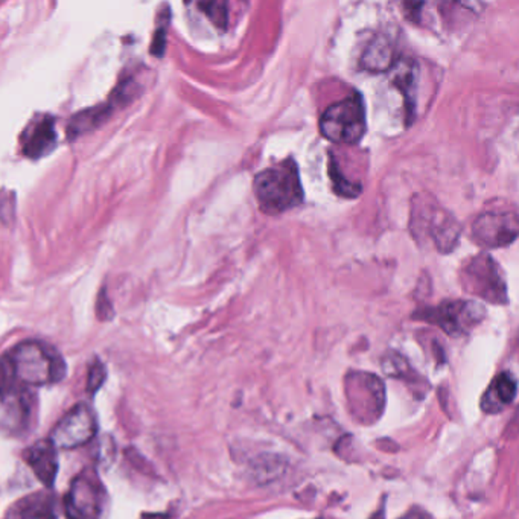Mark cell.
<instances>
[{
    "label": "cell",
    "mask_w": 519,
    "mask_h": 519,
    "mask_svg": "<svg viewBox=\"0 0 519 519\" xmlns=\"http://www.w3.org/2000/svg\"><path fill=\"white\" fill-rule=\"evenodd\" d=\"M57 145V130L54 119L43 118L32 123L23 136V153L31 159L49 154Z\"/></svg>",
    "instance_id": "obj_12"
},
{
    "label": "cell",
    "mask_w": 519,
    "mask_h": 519,
    "mask_svg": "<svg viewBox=\"0 0 519 519\" xmlns=\"http://www.w3.org/2000/svg\"><path fill=\"white\" fill-rule=\"evenodd\" d=\"M482 303L470 301L442 302L436 308H427L416 312L415 319L425 320L442 328L451 337H461L472 331L484 319Z\"/></svg>",
    "instance_id": "obj_6"
},
{
    "label": "cell",
    "mask_w": 519,
    "mask_h": 519,
    "mask_svg": "<svg viewBox=\"0 0 519 519\" xmlns=\"http://www.w3.org/2000/svg\"><path fill=\"white\" fill-rule=\"evenodd\" d=\"M6 519H55V498L49 493H32L16 503Z\"/></svg>",
    "instance_id": "obj_14"
},
{
    "label": "cell",
    "mask_w": 519,
    "mask_h": 519,
    "mask_svg": "<svg viewBox=\"0 0 519 519\" xmlns=\"http://www.w3.org/2000/svg\"><path fill=\"white\" fill-rule=\"evenodd\" d=\"M461 281L466 291L483 301L497 305H506L509 302L504 274L497 260L486 253L475 256L463 267Z\"/></svg>",
    "instance_id": "obj_5"
},
{
    "label": "cell",
    "mask_w": 519,
    "mask_h": 519,
    "mask_svg": "<svg viewBox=\"0 0 519 519\" xmlns=\"http://www.w3.org/2000/svg\"><path fill=\"white\" fill-rule=\"evenodd\" d=\"M164 41H166V32H164V27H162V29H157V32H155L154 40H153V46H151V52L157 55V57L164 55Z\"/></svg>",
    "instance_id": "obj_21"
},
{
    "label": "cell",
    "mask_w": 519,
    "mask_h": 519,
    "mask_svg": "<svg viewBox=\"0 0 519 519\" xmlns=\"http://www.w3.org/2000/svg\"><path fill=\"white\" fill-rule=\"evenodd\" d=\"M96 431L98 424L95 413L86 404H78L55 425L49 440L55 448L72 450L90 442L95 438Z\"/></svg>",
    "instance_id": "obj_9"
},
{
    "label": "cell",
    "mask_w": 519,
    "mask_h": 519,
    "mask_svg": "<svg viewBox=\"0 0 519 519\" xmlns=\"http://www.w3.org/2000/svg\"><path fill=\"white\" fill-rule=\"evenodd\" d=\"M105 376H107V370H105L104 365H102L101 361H95V363L90 365V369H89L87 390H89L91 395H95V393L100 390L102 383H104Z\"/></svg>",
    "instance_id": "obj_20"
},
{
    "label": "cell",
    "mask_w": 519,
    "mask_h": 519,
    "mask_svg": "<svg viewBox=\"0 0 519 519\" xmlns=\"http://www.w3.org/2000/svg\"><path fill=\"white\" fill-rule=\"evenodd\" d=\"M393 58H395V50L392 41L388 37L378 36L370 41L367 49L365 50L361 66L370 72H386L395 63Z\"/></svg>",
    "instance_id": "obj_15"
},
{
    "label": "cell",
    "mask_w": 519,
    "mask_h": 519,
    "mask_svg": "<svg viewBox=\"0 0 519 519\" xmlns=\"http://www.w3.org/2000/svg\"><path fill=\"white\" fill-rule=\"evenodd\" d=\"M198 8L212 20L215 26H218L219 29L228 27V5L224 2H203V4H198Z\"/></svg>",
    "instance_id": "obj_19"
},
{
    "label": "cell",
    "mask_w": 519,
    "mask_h": 519,
    "mask_svg": "<svg viewBox=\"0 0 519 519\" xmlns=\"http://www.w3.org/2000/svg\"><path fill=\"white\" fill-rule=\"evenodd\" d=\"M518 232L515 212H486L472 226L474 241L488 249L509 246L515 241Z\"/></svg>",
    "instance_id": "obj_10"
},
{
    "label": "cell",
    "mask_w": 519,
    "mask_h": 519,
    "mask_svg": "<svg viewBox=\"0 0 519 519\" xmlns=\"http://www.w3.org/2000/svg\"><path fill=\"white\" fill-rule=\"evenodd\" d=\"M347 402L358 422L370 424L383 413L386 392L378 376L365 372H352L346 376Z\"/></svg>",
    "instance_id": "obj_7"
},
{
    "label": "cell",
    "mask_w": 519,
    "mask_h": 519,
    "mask_svg": "<svg viewBox=\"0 0 519 519\" xmlns=\"http://www.w3.org/2000/svg\"><path fill=\"white\" fill-rule=\"evenodd\" d=\"M141 519H169L168 515L164 514H143Z\"/></svg>",
    "instance_id": "obj_23"
},
{
    "label": "cell",
    "mask_w": 519,
    "mask_h": 519,
    "mask_svg": "<svg viewBox=\"0 0 519 519\" xmlns=\"http://www.w3.org/2000/svg\"><path fill=\"white\" fill-rule=\"evenodd\" d=\"M365 110L358 93L329 105L320 119V132L334 143L352 145L365 132Z\"/></svg>",
    "instance_id": "obj_4"
},
{
    "label": "cell",
    "mask_w": 519,
    "mask_h": 519,
    "mask_svg": "<svg viewBox=\"0 0 519 519\" xmlns=\"http://www.w3.org/2000/svg\"><path fill=\"white\" fill-rule=\"evenodd\" d=\"M105 507V489L95 472L84 471L73 480L64 498L68 519H101Z\"/></svg>",
    "instance_id": "obj_8"
},
{
    "label": "cell",
    "mask_w": 519,
    "mask_h": 519,
    "mask_svg": "<svg viewBox=\"0 0 519 519\" xmlns=\"http://www.w3.org/2000/svg\"><path fill=\"white\" fill-rule=\"evenodd\" d=\"M25 461L34 471L37 479L50 488L54 486L55 479L58 474V454L57 448L50 440H40L34 443L25 452Z\"/></svg>",
    "instance_id": "obj_11"
},
{
    "label": "cell",
    "mask_w": 519,
    "mask_h": 519,
    "mask_svg": "<svg viewBox=\"0 0 519 519\" xmlns=\"http://www.w3.org/2000/svg\"><path fill=\"white\" fill-rule=\"evenodd\" d=\"M395 84L401 89L406 96V107L408 119H413L416 109V81H418V69L411 59H402L397 66Z\"/></svg>",
    "instance_id": "obj_16"
},
{
    "label": "cell",
    "mask_w": 519,
    "mask_h": 519,
    "mask_svg": "<svg viewBox=\"0 0 519 519\" xmlns=\"http://www.w3.org/2000/svg\"><path fill=\"white\" fill-rule=\"evenodd\" d=\"M402 519H427V518H425L424 514H422V512L413 511L410 512V514H407V515L404 516V518Z\"/></svg>",
    "instance_id": "obj_22"
},
{
    "label": "cell",
    "mask_w": 519,
    "mask_h": 519,
    "mask_svg": "<svg viewBox=\"0 0 519 519\" xmlns=\"http://www.w3.org/2000/svg\"><path fill=\"white\" fill-rule=\"evenodd\" d=\"M255 194L260 210L269 215L282 214L301 205L303 189L296 162L292 159L283 160L276 166L258 174Z\"/></svg>",
    "instance_id": "obj_1"
},
{
    "label": "cell",
    "mask_w": 519,
    "mask_h": 519,
    "mask_svg": "<svg viewBox=\"0 0 519 519\" xmlns=\"http://www.w3.org/2000/svg\"><path fill=\"white\" fill-rule=\"evenodd\" d=\"M329 175L333 178L334 187H335V192L340 194L342 196H352L355 198L361 192L360 185H355V183L347 182L346 178L343 177L340 169H338V164H335L333 155H331V162H329Z\"/></svg>",
    "instance_id": "obj_17"
},
{
    "label": "cell",
    "mask_w": 519,
    "mask_h": 519,
    "mask_svg": "<svg viewBox=\"0 0 519 519\" xmlns=\"http://www.w3.org/2000/svg\"><path fill=\"white\" fill-rule=\"evenodd\" d=\"M6 355L20 384L45 386L58 383L66 375L63 358L58 352L43 343H20Z\"/></svg>",
    "instance_id": "obj_2"
},
{
    "label": "cell",
    "mask_w": 519,
    "mask_h": 519,
    "mask_svg": "<svg viewBox=\"0 0 519 519\" xmlns=\"http://www.w3.org/2000/svg\"><path fill=\"white\" fill-rule=\"evenodd\" d=\"M8 355L0 356V397H9L20 390Z\"/></svg>",
    "instance_id": "obj_18"
},
{
    "label": "cell",
    "mask_w": 519,
    "mask_h": 519,
    "mask_svg": "<svg viewBox=\"0 0 519 519\" xmlns=\"http://www.w3.org/2000/svg\"><path fill=\"white\" fill-rule=\"evenodd\" d=\"M410 228L416 238H429L442 253L451 251L461 237V226L456 218L427 196H416L413 200Z\"/></svg>",
    "instance_id": "obj_3"
},
{
    "label": "cell",
    "mask_w": 519,
    "mask_h": 519,
    "mask_svg": "<svg viewBox=\"0 0 519 519\" xmlns=\"http://www.w3.org/2000/svg\"><path fill=\"white\" fill-rule=\"evenodd\" d=\"M516 397V379L509 372H503L493 379L482 399V410L495 415L511 406Z\"/></svg>",
    "instance_id": "obj_13"
}]
</instances>
